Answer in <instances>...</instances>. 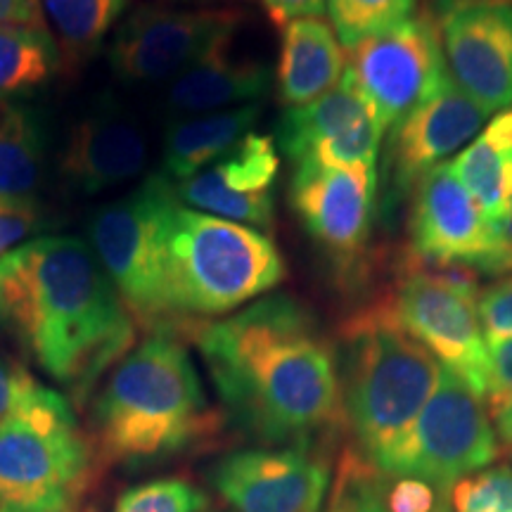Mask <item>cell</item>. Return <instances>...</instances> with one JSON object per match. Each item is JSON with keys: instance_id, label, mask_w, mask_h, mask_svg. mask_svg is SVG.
Wrapping results in <instances>:
<instances>
[{"instance_id": "obj_1", "label": "cell", "mask_w": 512, "mask_h": 512, "mask_svg": "<svg viewBox=\"0 0 512 512\" xmlns=\"http://www.w3.org/2000/svg\"><path fill=\"white\" fill-rule=\"evenodd\" d=\"M235 425L268 446H313L342 427L337 349L290 294L256 299L195 330Z\"/></svg>"}, {"instance_id": "obj_2", "label": "cell", "mask_w": 512, "mask_h": 512, "mask_svg": "<svg viewBox=\"0 0 512 512\" xmlns=\"http://www.w3.org/2000/svg\"><path fill=\"white\" fill-rule=\"evenodd\" d=\"M0 330L76 399L133 349L136 323L88 242L46 235L0 259Z\"/></svg>"}, {"instance_id": "obj_3", "label": "cell", "mask_w": 512, "mask_h": 512, "mask_svg": "<svg viewBox=\"0 0 512 512\" xmlns=\"http://www.w3.org/2000/svg\"><path fill=\"white\" fill-rule=\"evenodd\" d=\"M95 444L110 463H162L216 432L200 373L176 330H152L102 384Z\"/></svg>"}, {"instance_id": "obj_4", "label": "cell", "mask_w": 512, "mask_h": 512, "mask_svg": "<svg viewBox=\"0 0 512 512\" xmlns=\"http://www.w3.org/2000/svg\"><path fill=\"white\" fill-rule=\"evenodd\" d=\"M337 368L349 448L384 470L437 387L441 363L401 328L384 297L344 320Z\"/></svg>"}, {"instance_id": "obj_5", "label": "cell", "mask_w": 512, "mask_h": 512, "mask_svg": "<svg viewBox=\"0 0 512 512\" xmlns=\"http://www.w3.org/2000/svg\"><path fill=\"white\" fill-rule=\"evenodd\" d=\"M287 266L261 230L176 202L162 226V275L174 318H219L275 290Z\"/></svg>"}, {"instance_id": "obj_6", "label": "cell", "mask_w": 512, "mask_h": 512, "mask_svg": "<svg viewBox=\"0 0 512 512\" xmlns=\"http://www.w3.org/2000/svg\"><path fill=\"white\" fill-rule=\"evenodd\" d=\"M91 463L72 403L38 384L0 420V512H74Z\"/></svg>"}, {"instance_id": "obj_7", "label": "cell", "mask_w": 512, "mask_h": 512, "mask_svg": "<svg viewBox=\"0 0 512 512\" xmlns=\"http://www.w3.org/2000/svg\"><path fill=\"white\" fill-rule=\"evenodd\" d=\"M176 202L174 183L152 174L117 202L95 209L88 219L93 254L133 320L152 330H174L176 323L162 275V226Z\"/></svg>"}, {"instance_id": "obj_8", "label": "cell", "mask_w": 512, "mask_h": 512, "mask_svg": "<svg viewBox=\"0 0 512 512\" xmlns=\"http://www.w3.org/2000/svg\"><path fill=\"white\" fill-rule=\"evenodd\" d=\"M401 328L484 399L489 344L479 320L475 278L460 268H437L406 259L387 297Z\"/></svg>"}, {"instance_id": "obj_9", "label": "cell", "mask_w": 512, "mask_h": 512, "mask_svg": "<svg viewBox=\"0 0 512 512\" xmlns=\"http://www.w3.org/2000/svg\"><path fill=\"white\" fill-rule=\"evenodd\" d=\"M501 453L498 432L484 399L441 368L425 408L384 475L415 477L451 494L465 477L489 467Z\"/></svg>"}, {"instance_id": "obj_10", "label": "cell", "mask_w": 512, "mask_h": 512, "mask_svg": "<svg viewBox=\"0 0 512 512\" xmlns=\"http://www.w3.org/2000/svg\"><path fill=\"white\" fill-rule=\"evenodd\" d=\"M347 74L373 105L384 133L451 79L432 15L408 17L347 48Z\"/></svg>"}, {"instance_id": "obj_11", "label": "cell", "mask_w": 512, "mask_h": 512, "mask_svg": "<svg viewBox=\"0 0 512 512\" xmlns=\"http://www.w3.org/2000/svg\"><path fill=\"white\" fill-rule=\"evenodd\" d=\"M408 230L413 256L422 264L494 275L512 271L505 235L486 221L451 162L439 164L415 185Z\"/></svg>"}, {"instance_id": "obj_12", "label": "cell", "mask_w": 512, "mask_h": 512, "mask_svg": "<svg viewBox=\"0 0 512 512\" xmlns=\"http://www.w3.org/2000/svg\"><path fill=\"white\" fill-rule=\"evenodd\" d=\"M245 22L240 10H171L145 5L121 24L110 48L114 74L126 83L174 81L228 46Z\"/></svg>"}, {"instance_id": "obj_13", "label": "cell", "mask_w": 512, "mask_h": 512, "mask_svg": "<svg viewBox=\"0 0 512 512\" xmlns=\"http://www.w3.org/2000/svg\"><path fill=\"white\" fill-rule=\"evenodd\" d=\"M209 482L233 512H320L332 472L313 446H261L216 460Z\"/></svg>"}, {"instance_id": "obj_14", "label": "cell", "mask_w": 512, "mask_h": 512, "mask_svg": "<svg viewBox=\"0 0 512 512\" xmlns=\"http://www.w3.org/2000/svg\"><path fill=\"white\" fill-rule=\"evenodd\" d=\"M382 136L373 105L344 72L332 91L309 105L287 110L273 138L294 166L377 171Z\"/></svg>"}, {"instance_id": "obj_15", "label": "cell", "mask_w": 512, "mask_h": 512, "mask_svg": "<svg viewBox=\"0 0 512 512\" xmlns=\"http://www.w3.org/2000/svg\"><path fill=\"white\" fill-rule=\"evenodd\" d=\"M486 114L448 79L437 95L415 107L387 131L382 183L387 204L415 190L422 178L463 152L482 131Z\"/></svg>"}, {"instance_id": "obj_16", "label": "cell", "mask_w": 512, "mask_h": 512, "mask_svg": "<svg viewBox=\"0 0 512 512\" xmlns=\"http://www.w3.org/2000/svg\"><path fill=\"white\" fill-rule=\"evenodd\" d=\"M451 81L489 114L512 107V5L465 3L441 15Z\"/></svg>"}, {"instance_id": "obj_17", "label": "cell", "mask_w": 512, "mask_h": 512, "mask_svg": "<svg viewBox=\"0 0 512 512\" xmlns=\"http://www.w3.org/2000/svg\"><path fill=\"white\" fill-rule=\"evenodd\" d=\"M280 164L275 138L252 131L200 174L176 183V197L183 207L264 233L273 228Z\"/></svg>"}, {"instance_id": "obj_18", "label": "cell", "mask_w": 512, "mask_h": 512, "mask_svg": "<svg viewBox=\"0 0 512 512\" xmlns=\"http://www.w3.org/2000/svg\"><path fill=\"white\" fill-rule=\"evenodd\" d=\"M290 200L306 233L337 261H354L366 252L377 171L299 164L294 166Z\"/></svg>"}, {"instance_id": "obj_19", "label": "cell", "mask_w": 512, "mask_h": 512, "mask_svg": "<svg viewBox=\"0 0 512 512\" xmlns=\"http://www.w3.org/2000/svg\"><path fill=\"white\" fill-rule=\"evenodd\" d=\"M143 126L114 100L88 110L69 128L60 152V176L74 195L95 197L133 181L145 171Z\"/></svg>"}, {"instance_id": "obj_20", "label": "cell", "mask_w": 512, "mask_h": 512, "mask_svg": "<svg viewBox=\"0 0 512 512\" xmlns=\"http://www.w3.org/2000/svg\"><path fill=\"white\" fill-rule=\"evenodd\" d=\"M268 88L271 72L266 64L233 57L228 43L202 57L169 83L164 110L176 119L235 110L261 102Z\"/></svg>"}, {"instance_id": "obj_21", "label": "cell", "mask_w": 512, "mask_h": 512, "mask_svg": "<svg viewBox=\"0 0 512 512\" xmlns=\"http://www.w3.org/2000/svg\"><path fill=\"white\" fill-rule=\"evenodd\" d=\"M347 53L332 29L320 17L297 19L283 29L278 57V98L287 110L318 100L342 81Z\"/></svg>"}, {"instance_id": "obj_22", "label": "cell", "mask_w": 512, "mask_h": 512, "mask_svg": "<svg viewBox=\"0 0 512 512\" xmlns=\"http://www.w3.org/2000/svg\"><path fill=\"white\" fill-rule=\"evenodd\" d=\"M328 512H453L451 494L415 477L384 475L351 448L339 460Z\"/></svg>"}, {"instance_id": "obj_23", "label": "cell", "mask_w": 512, "mask_h": 512, "mask_svg": "<svg viewBox=\"0 0 512 512\" xmlns=\"http://www.w3.org/2000/svg\"><path fill=\"white\" fill-rule=\"evenodd\" d=\"M261 117V102L235 110L197 114L176 119L164 133V157L159 174L171 183H183L226 155L254 131Z\"/></svg>"}, {"instance_id": "obj_24", "label": "cell", "mask_w": 512, "mask_h": 512, "mask_svg": "<svg viewBox=\"0 0 512 512\" xmlns=\"http://www.w3.org/2000/svg\"><path fill=\"white\" fill-rule=\"evenodd\" d=\"M451 169L475 197L486 221L503 233L512 207V107L498 112L477 138L451 159Z\"/></svg>"}, {"instance_id": "obj_25", "label": "cell", "mask_w": 512, "mask_h": 512, "mask_svg": "<svg viewBox=\"0 0 512 512\" xmlns=\"http://www.w3.org/2000/svg\"><path fill=\"white\" fill-rule=\"evenodd\" d=\"M48 159L43 114L19 100L0 102V197L34 200Z\"/></svg>"}, {"instance_id": "obj_26", "label": "cell", "mask_w": 512, "mask_h": 512, "mask_svg": "<svg viewBox=\"0 0 512 512\" xmlns=\"http://www.w3.org/2000/svg\"><path fill=\"white\" fill-rule=\"evenodd\" d=\"M60 67V46L48 29L0 24V102L41 91Z\"/></svg>"}, {"instance_id": "obj_27", "label": "cell", "mask_w": 512, "mask_h": 512, "mask_svg": "<svg viewBox=\"0 0 512 512\" xmlns=\"http://www.w3.org/2000/svg\"><path fill=\"white\" fill-rule=\"evenodd\" d=\"M128 0H38L43 24L55 31V41L69 62L95 55L105 43Z\"/></svg>"}, {"instance_id": "obj_28", "label": "cell", "mask_w": 512, "mask_h": 512, "mask_svg": "<svg viewBox=\"0 0 512 512\" xmlns=\"http://www.w3.org/2000/svg\"><path fill=\"white\" fill-rule=\"evenodd\" d=\"M418 0H328L335 34L347 50L413 17Z\"/></svg>"}, {"instance_id": "obj_29", "label": "cell", "mask_w": 512, "mask_h": 512, "mask_svg": "<svg viewBox=\"0 0 512 512\" xmlns=\"http://www.w3.org/2000/svg\"><path fill=\"white\" fill-rule=\"evenodd\" d=\"M209 496L188 479L164 477L131 486L114 501L112 512H207Z\"/></svg>"}, {"instance_id": "obj_30", "label": "cell", "mask_w": 512, "mask_h": 512, "mask_svg": "<svg viewBox=\"0 0 512 512\" xmlns=\"http://www.w3.org/2000/svg\"><path fill=\"white\" fill-rule=\"evenodd\" d=\"M453 512H512V467H486L451 489Z\"/></svg>"}, {"instance_id": "obj_31", "label": "cell", "mask_w": 512, "mask_h": 512, "mask_svg": "<svg viewBox=\"0 0 512 512\" xmlns=\"http://www.w3.org/2000/svg\"><path fill=\"white\" fill-rule=\"evenodd\" d=\"M46 226L48 216L36 200L0 197V259L29 242Z\"/></svg>"}, {"instance_id": "obj_32", "label": "cell", "mask_w": 512, "mask_h": 512, "mask_svg": "<svg viewBox=\"0 0 512 512\" xmlns=\"http://www.w3.org/2000/svg\"><path fill=\"white\" fill-rule=\"evenodd\" d=\"M479 320L489 347L512 339V275L479 294Z\"/></svg>"}, {"instance_id": "obj_33", "label": "cell", "mask_w": 512, "mask_h": 512, "mask_svg": "<svg viewBox=\"0 0 512 512\" xmlns=\"http://www.w3.org/2000/svg\"><path fill=\"white\" fill-rule=\"evenodd\" d=\"M484 403L494 420L512 411V339L489 347V377Z\"/></svg>"}, {"instance_id": "obj_34", "label": "cell", "mask_w": 512, "mask_h": 512, "mask_svg": "<svg viewBox=\"0 0 512 512\" xmlns=\"http://www.w3.org/2000/svg\"><path fill=\"white\" fill-rule=\"evenodd\" d=\"M38 384L41 382L22 363L0 349V420L8 418Z\"/></svg>"}, {"instance_id": "obj_35", "label": "cell", "mask_w": 512, "mask_h": 512, "mask_svg": "<svg viewBox=\"0 0 512 512\" xmlns=\"http://www.w3.org/2000/svg\"><path fill=\"white\" fill-rule=\"evenodd\" d=\"M271 27L283 31L297 19L323 17L328 12V0H261Z\"/></svg>"}, {"instance_id": "obj_36", "label": "cell", "mask_w": 512, "mask_h": 512, "mask_svg": "<svg viewBox=\"0 0 512 512\" xmlns=\"http://www.w3.org/2000/svg\"><path fill=\"white\" fill-rule=\"evenodd\" d=\"M0 24L46 29L41 10H38V0H0Z\"/></svg>"}, {"instance_id": "obj_37", "label": "cell", "mask_w": 512, "mask_h": 512, "mask_svg": "<svg viewBox=\"0 0 512 512\" xmlns=\"http://www.w3.org/2000/svg\"><path fill=\"white\" fill-rule=\"evenodd\" d=\"M496 432H498V437L503 439V444L512 448V411L496 420Z\"/></svg>"}, {"instance_id": "obj_38", "label": "cell", "mask_w": 512, "mask_h": 512, "mask_svg": "<svg viewBox=\"0 0 512 512\" xmlns=\"http://www.w3.org/2000/svg\"><path fill=\"white\" fill-rule=\"evenodd\" d=\"M465 3H475V0H439L437 3V10L444 15V12L458 8V5H465Z\"/></svg>"}, {"instance_id": "obj_39", "label": "cell", "mask_w": 512, "mask_h": 512, "mask_svg": "<svg viewBox=\"0 0 512 512\" xmlns=\"http://www.w3.org/2000/svg\"><path fill=\"white\" fill-rule=\"evenodd\" d=\"M503 235H505V242H508V247H510V254H512V207H510L508 221H505V230H503Z\"/></svg>"}, {"instance_id": "obj_40", "label": "cell", "mask_w": 512, "mask_h": 512, "mask_svg": "<svg viewBox=\"0 0 512 512\" xmlns=\"http://www.w3.org/2000/svg\"><path fill=\"white\" fill-rule=\"evenodd\" d=\"M477 3V0H475ZM486 3H508V5H512V0H486Z\"/></svg>"}]
</instances>
